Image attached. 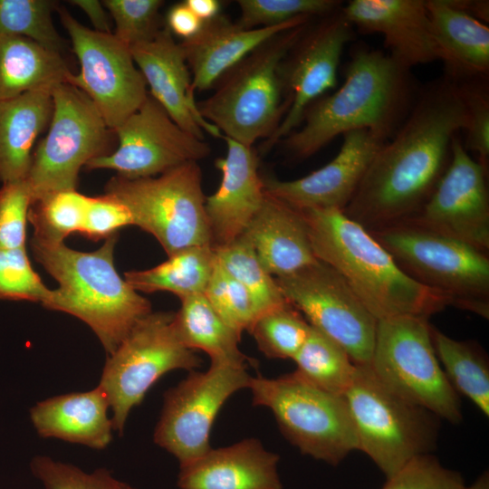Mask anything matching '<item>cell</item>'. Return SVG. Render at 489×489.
<instances>
[{
	"label": "cell",
	"instance_id": "cell-4",
	"mask_svg": "<svg viewBox=\"0 0 489 489\" xmlns=\"http://www.w3.org/2000/svg\"><path fill=\"white\" fill-rule=\"evenodd\" d=\"M116 234L93 252H81L33 238L35 260L59 283L43 304L88 324L110 355L131 329L151 312L148 299L118 273L114 265Z\"/></svg>",
	"mask_w": 489,
	"mask_h": 489
},
{
	"label": "cell",
	"instance_id": "cell-34",
	"mask_svg": "<svg viewBox=\"0 0 489 489\" xmlns=\"http://www.w3.org/2000/svg\"><path fill=\"white\" fill-rule=\"evenodd\" d=\"M214 249L218 264L248 291L259 316L287 302L274 277L264 268L244 237Z\"/></svg>",
	"mask_w": 489,
	"mask_h": 489
},
{
	"label": "cell",
	"instance_id": "cell-49",
	"mask_svg": "<svg viewBox=\"0 0 489 489\" xmlns=\"http://www.w3.org/2000/svg\"><path fill=\"white\" fill-rule=\"evenodd\" d=\"M448 2L472 17L487 24L489 21V2L487 0H448Z\"/></svg>",
	"mask_w": 489,
	"mask_h": 489
},
{
	"label": "cell",
	"instance_id": "cell-14",
	"mask_svg": "<svg viewBox=\"0 0 489 489\" xmlns=\"http://www.w3.org/2000/svg\"><path fill=\"white\" fill-rule=\"evenodd\" d=\"M246 364L211 361L204 372L187 378L164 394L163 408L154 431V442L173 455L183 466L203 456L213 423L225 401L248 388L252 376Z\"/></svg>",
	"mask_w": 489,
	"mask_h": 489
},
{
	"label": "cell",
	"instance_id": "cell-41",
	"mask_svg": "<svg viewBox=\"0 0 489 489\" xmlns=\"http://www.w3.org/2000/svg\"><path fill=\"white\" fill-rule=\"evenodd\" d=\"M51 292L33 269L25 247L0 249V300L43 304Z\"/></svg>",
	"mask_w": 489,
	"mask_h": 489
},
{
	"label": "cell",
	"instance_id": "cell-46",
	"mask_svg": "<svg viewBox=\"0 0 489 489\" xmlns=\"http://www.w3.org/2000/svg\"><path fill=\"white\" fill-rule=\"evenodd\" d=\"M133 225L128 208L109 194L90 197L80 233L91 240L108 238L123 226Z\"/></svg>",
	"mask_w": 489,
	"mask_h": 489
},
{
	"label": "cell",
	"instance_id": "cell-42",
	"mask_svg": "<svg viewBox=\"0 0 489 489\" xmlns=\"http://www.w3.org/2000/svg\"><path fill=\"white\" fill-rule=\"evenodd\" d=\"M466 112L463 145L488 170L489 166V89L487 78L455 82Z\"/></svg>",
	"mask_w": 489,
	"mask_h": 489
},
{
	"label": "cell",
	"instance_id": "cell-48",
	"mask_svg": "<svg viewBox=\"0 0 489 489\" xmlns=\"http://www.w3.org/2000/svg\"><path fill=\"white\" fill-rule=\"evenodd\" d=\"M71 4L82 10L90 19L95 31L111 33L107 11L100 1L97 0H72Z\"/></svg>",
	"mask_w": 489,
	"mask_h": 489
},
{
	"label": "cell",
	"instance_id": "cell-32",
	"mask_svg": "<svg viewBox=\"0 0 489 489\" xmlns=\"http://www.w3.org/2000/svg\"><path fill=\"white\" fill-rule=\"evenodd\" d=\"M435 352L450 385L489 415V366L484 351L472 340H455L431 326Z\"/></svg>",
	"mask_w": 489,
	"mask_h": 489
},
{
	"label": "cell",
	"instance_id": "cell-31",
	"mask_svg": "<svg viewBox=\"0 0 489 489\" xmlns=\"http://www.w3.org/2000/svg\"><path fill=\"white\" fill-rule=\"evenodd\" d=\"M174 313V327L182 343L190 350L206 352L211 361L246 364L249 359L240 350V336L216 312L204 294L180 299Z\"/></svg>",
	"mask_w": 489,
	"mask_h": 489
},
{
	"label": "cell",
	"instance_id": "cell-8",
	"mask_svg": "<svg viewBox=\"0 0 489 489\" xmlns=\"http://www.w3.org/2000/svg\"><path fill=\"white\" fill-rule=\"evenodd\" d=\"M248 388L253 405L268 408L302 454L336 465L358 450L344 396L314 386L295 370L273 379L252 377Z\"/></svg>",
	"mask_w": 489,
	"mask_h": 489
},
{
	"label": "cell",
	"instance_id": "cell-18",
	"mask_svg": "<svg viewBox=\"0 0 489 489\" xmlns=\"http://www.w3.org/2000/svg\"><path fill=\"white\" fill-rule=\"evenodd\" d=\"M488 170L452 140L449 165L424 206L411 221L479 250L489 251Z\"/></svg>",
	"mask_w": 489,
	"mask_h": 489
},
{
	"label": "cell",
	"instance_id": "cell-36",
	"mask_svg": "<svg viewBox=\"0 0 489 489\" xmlns=\"http://www.w3.org/2000/svg\"><path fill=\"white\" fill-rule=\"evenodd\" d=\"M89 197L76 189L62 190L32 203L28 221L35 239L59 243L83 225Z\"/></svg>",
	"mask_w": 489,
	"mask_h": 489
},
{
	"label": "cell",
	"instance_id": "cell-12",
	"mask_svg": "<svg viewBox=\"0 0 489 489\" xmlns=\"http://www.w3.org/2000/svg\"><path fill=\"white\" fill-rule=\"evenodd\" d=\"M53 114L45 137L33 153L27 177L33 202L62 190L76 189L80 169L107 154L110 130L80 89L66 83L53 87Z\"/></svg>",
	"mask_w": 489,
	"mask_h": 489
},
{
	"label": "cell",
	"instance_id": "cell-22",
	"mask_svg": "<svg viewBox=\"0 0 489 489\" xmlns=\"http://www.w3.org/2000/svg\"><path fill=\"white\" fill-rule=\"evenodd\" d=\"M341 9L353 27L380 34L388 54L402 67L437 60L425 0H351Z\"/></svg>",
	"mask_w": 489,
	"mask_h": 489
},
{
	"label": "cell",
	"instance_id": "cell-33",
	"mask_svg": "<svg viewBox=\"0 0 489 489\" xmlns=\"http://www.w3.org/2000/svg\"><path fill=\"white\" fill-rule=\"evenodd\" d=\"M292 360L296 364L295 371L307 381L342 396L356 369V364L347 352L312 326Z\"/></svg>",
	"mask_w": 489,
	"mask_h": 489
},
{
	"label": "cell",
	"instance_id": "cell-44",
	"mask_svg": "<svg viewBox=\"0 0 489 489\" xmlns=\"http://www.w3.org/2000/svg\"><path fill=\"white\" fill-rule=\"evenodd\" d=\"M462 475L445 467L433 455L425 454L408 462L387 478L382 489H465Z\"/></svg>",
	"mask_w": 489,
	"mask_h": 489
},
{
	"label": "cell",
	"instance_id": "cell-2",
	"mask_svg": "<svg viewBox=\"0 0 489 489\" xmlns=\"http://www.w3.org/2000/svg\"><path fill=\"white\" fill-rule=\"evenodd\" d=\"M419 90L410 70L382 51L359 46L344 68V82L305 110L299 127L282 139L294 158H307L339 135L368 129L388 141L406 119Z\"/></svg>",
	"mask_w": 489,
	"mask_h": 489
},
{
	"label": "cell",
	"instance_id": "cell-15",
	"mask_svg": "<svg viewBox=\"0 0 489 489\" xmlns=\"http://www.w3.org/2000/svg\"><path fill=\"white\" fill-rule=\"evenodd\" d=\"M57 10L81 67L78 74L71 75L68 83L90 98L114 131L148 97L146 82L129 47L113 33L90 29L64 7Z\"/></svg>",
	"mask_w": 489,
	"mask_h": 489
},
{
	"label": "cell",
	"instance_id": "cell-17",
	"mask_svg": "<svg viewBox=\"0 0 489 489\" xmlns=\"http://www.w3.org/2000/svg\"><path fill=\"white\" fill-rule=\"evenodd\" d=\"M342 6L314 25L306 26L282 63V77L289 109L273 134L262 145L266 152L301 124L307 108L336 87L337 73L354 27Z\"/></svg>",
	"mask_w": 489,
	"mask_h": 489
},
{
	"label": "cell",
	"instance_id": "cell-50",
	"mask_svg": "<svg viewBox=\"0 0 489 489\" xmlns=\"http://www.w3.org/2000/svg\"><path fill=\"white\" fill-rule=\"evenodd\" d=\"M185 3L203 23L220 14L221 3L217 0H186Z\"/></svg>",
	"mask_w": 489,
	"mask_h": 489
},
{
	"label": "cell",
	"instance_id": "cell-16",
	"mask_svg": "<svg viewBox=\"0 0 489 489\" xmlns=\"http://www.w3.org/2000/svg\"><path fill=\"white\" fill-rule=\"evenodd\" d=\"M114 133L118 148L90 160L85 165L88 170L112 169L129 179L149 177L197 162L210 153L205 139L179 127L149 93Z\"/></svg>",
	"mask_w": 489,
	"mask_h": 489
},
{
	"label": "cell",
	"instance_id": "cell-13",
	"mask_svg": "<svg viewBox=\"0 0 489 489\" xmlns=\"http://www.w3.org/2000/svg\"><path fill=\"white\" fill-rule=\"evenodd\" d=\"M274 279L286 302L311 326L340 346L355 364H369L378 320L340 273L317 259Z\"/></svg>",
	"mask_w": 489,
	"mask_h": 489
},
{
	"label": "cell",
	"instance_id": "cell-38",
	"mask_svg": "<svg viewBox=\"0 0 489 489\" xmlns=\"http://www.w3.org/2000/svg\"><path fill=\"white\" fill-rule=\"evenodd\" d=\"M204 295L219 317L240 337L259 313L248 291L216 261Z\"/></svg>",
	"mask_w": 489,
	"mask_h": 489
},
{
	"label": "cell",
	"instance_id": "cell-26",
	"mask_svg": "<svg viewBox=\"0 0 489 489\" xmlns=\"http://www.w3.org/2000/svg\"><path fill=\"white\" fill-rule=\"evenodd\" d=\"M437 60L454 82L488 78L489 27L448 0H425Z\"/></svg>",
	"mask_w": 489,
	"mask_h": 489
},
{
	"label": "cell",
	"instance_id": "cell-27",
	"mask_svg": "<svg viewBox=\"0 0 489 489\" xmlns=\"http://www.w3.org/2000/svg\"><path fill=\"white\" fill-rule=\"evenodd\" d=\"M109 408L106 395L97 386L41 401L31 408L30 417L40 436L103 449L112 438Z\"/></svg>",
	"mask_w": 489,
	"mask_h": 489
},
{
	"label": "cell",
	"instance_id": "cell-3",
	"mask_svg": "<svg viewBox=\"0 0 489 489\" xmlns=\"http://www.w3.org/2000/svg\"><path fill=\"white\" fill-rule=\"evenodd\" d=\"M302 213L314 256L342 275L377 320L428 318L449 306L441 294L405 273L371 234L342 210Z\"/></svg>",
	"mask_w": 489,
	"mask_h": 489
},
{
	"label": "cell",
	"instance_id": "cell-43",
	"mask_svg": "<svg viewBox=\"0 0 489 489\" xmlns=\"http://www.w3.org/2000/svg\"><path fill=\"white\" fill-rule=\"evenodd\" d=\"M115 23L113 34L129 47L151 38L160 27L161 0H104Z\"/></svg>",
	"mask_w": 489,
	"mask_h": 489
},
{
	"label": "cell",
	"instance_id": "cell-24",
	"mask_svg": "<svg viewBox=\"0 0 489 489\" xmlns=\"http://www.w3.org/2000/svg\"><path fill=\"white\" fill-rule=\"evenodd\" d=\"M279 455L255 438L211 448L203 456L180 466V489H283Z\"/></svg>",
	"mask_w": 489,
	"mask_h": 489
},
{
	"label": "cell",
	"instance_id": "cell-10",
	"mask_svg": "<svg viewBox=\"0 0 489 489\" xmlns=\"http://www.w3.org/2000/svg\"><path fill=\"white\" fill-rule=\"evenodd\" d=\"M369 367L379 382L402 398L440 419L453 424L462 420L461 402L435 352L428 318L378 320Z\"/></svg>",
	"mask_w": 489,
	"mask_h": 489
},
{
	"label": "cell",
	"instance_id": "cell-7",
	"mask_svg": "<svg viewBox=\"0 0 489 489\" xmlns=\"http://www.w3.org/2000/svg\"><path fill=\"white\" fill-rule=\"evenodd\" d=\"M343 396L355 427L358 450L366 454L386 478L435 448L440 418L389 390L369 365L356 364Z\"/></svg>",
	"mask_w": 489,
	"mask_h": 489
},
{
	"label": "cell",
	"instance_id": "cell-51",
	"mask_svg": "<svg viewBox=\"0 0 489 489\" xmlns=\"http://www.w3.org/2000/svg\"><path fill=\"white\" fill-rule=\"evenodd\" d=\"M465 489H489L488 472H484L481 475L472 485H465Z\"/></svg>",
	"mask_w": 489,
	"mask_h": 489
},
{
	"label": "cell",
	"instance_id": "cell-23",
	"mask_svg": "<svg viewBox=\"0 0 489 489\" xmlns=\"http://www.w3.org/2000/svg\"><path fill=\"white\" fill-rule=\"evenodd\" d=\"M313 17L302 16L266 27L245 29L219 14L203 23L192 38L180 43L192 77L194 91H204L233 66L275 35L308 24Z\"/></svg>",
	"mask_w": 489,
	"mask_h": 489
},
{
	"label": "cell",
	"instance_id": "cell-6",
	"mask_svg": "<svg viewBox=\"0 0 489 489\" xmlns=\"http://www.w3.org/2000/svg\"><path fill=\"white\" fill-rule=\"evenodd\" d=\"M369 233L410 278L449 306L488 319V253L411 221Z\"/></svg>",
	"mask_w": 489,
	"mask_h": 489
},
{
	"label": "cell",
	"instance_id": "cell-40",
	"mask_svg": "<svg viewBox=\"0 0 489 489\" xmlns=\"http://www.w3.org/2000/svg\"><path fill=\"white\" fill-rule=\"evenodd\" d=\"M30 467L44 489H136L116 479L106 468L87 473L73 465L46 455L34 457Z\"/></svg>",
	"mask_w": 489,
	"mask_h": 489
},
{
	"label": "cell",
	"instance_id": "cell-1",
	"mask_svg": "<svg viewBox=\"0 0 489 489\" xmlns=\"http://www.w3.org/2000/svg\"><path fill=\"white\" fill-rule=\"evenodd\" d=\"M455 82L445 75L419 90L406 119L377 151L343 213L369 232L412 217L434 192L466 125Z\"/></svg>",
	"mask_w": 489,
	"mask_h": 489
},
{
	"label": "cell",
	"instance_id": "cell-21",
	"mask_svg": "<svg viewBox=\"0 0 489 489\" xmlns=\"http://www.w3.org/2000/svg\"><path fill=\"white\" fill-rule=\"evenodd\" d=\"M226 154L215 160L221 173L218 188L206 197L205 208L213 246L242 235L264 199L263 177L253 147L226 137Z\"/></svg>",
	"mask_w": 489,
	"mask_h": 489
},
{
	"label": "cell",
	"instance_id": "cell-11",
	"mask_svg": "<svg viewBox=\"0 0 489 489\" xmlns=\"http://www.w3.org/2000/svg\"><path fill=\"white\" fill-rule=\"evenodd\" d=\"M174 313L151 312L142 318L105 363L98 387L109 400L112 427L120 435L130 410L160 377L175 369L193 371L202 364L196 351L179 340Z\"/></svg>",
	"mask_w": 489,
	"mask_h": 489
},
{
	"label": "cell",
	"instance_id": "cell-39",
	"mask_svg": "<svg viewBox=\"0 0 489 489\" xmlns=\"http://www.w3.org/2000/svg\"><path fill=\"white\" fill-rule=\"evenodd\" d=\"M240 16L235 23L253 29L282 24L302 16L321 17L342 6L336 0H238Z\"/></svg>",
	"mask_w": 489,
	"mask_h": 489
},
{
	"label": "cell",
	"instance_id": "cell-5",
	"mask_svg": "<svg viewBox=\"0 0 489 489\" xmlns=\"http://www.w3.org/2000/svg\"><path fill=\"white\" fill-rule=\"evenodd\" d=\"M309 24L275 35L228 70L197 102L203 119L246 146L269 139L289 109L282 63Z\"/></svg>",
	"mask_w": 489,
	"mask_h": 489
},
{
	"label": "cell",
	"instance_id": "cell-20",
	"mask_svg": "<svg viewBox=\"0 0 489 489\" xmlns=\"http://www.w3.org/2000/svg\"><path fill=\"white\" fill-rule=\"evenodd\" d=\"M129 50L149 87V95L179 127L202 139H205L204 131L215 138H223L221 132L201 116L184 51L167 27L151 38L129 46Z\"/></svg>",
	"mask_w": 489,
	"mask_h": 489
},
{
	"label": "cell",
	"instance_id": "cell-28",
	"mask_svg": "<svg viewBox=\"0 0 489 489\" xmlns=\"http://www.w3.org/2000/svg\"><path fill=\"white\" fill-rule=\"evenodd\" d=\"M53 86L0 101V180L4 184L27 177L34 145L52 118Z\"/></svg>",
	"mask_w": 489,
	"mask_h": 489
},
{
	"label": "cell",
	"instance_id": "cell-47",
	"mask_svg": "<svg viewBox=\"0 0 489 489\" xmlns=\"http://www.w3.org/2000/svg\"><path fill=\"white\" fill-rule=\"evenodd\" d=\"M168 30L183 41L195 36L202 28L203 22L188 8L185 2L172 5L167 14Z\"/></svg>",
	"mask_w": 489,
	"mask_h": 489
},
{
	"label": "cell",
	"instance_id": "cell-30",
	"mask_svg": "<svg viewBox=\"0 0 489 489\" xmlns=\"http://www.w3.org/2000/svg\"><path fill=\"white\" fill-rule=\"evenodd\" d=\"M216 264L212 244L192 246L148 270L129 271L125 281L137 292L167 291L179 299L204 294Z\"/></svg>",
	"mask_w": 489,
	"mask_h": 489
},
{
	"label": "cell",
	"instance_id": "cell-29",
	"mask_svg": "<svg viewBox=\"0 0 489 489\" xmlns=\"http://www.w3.org/2000/svg\"><path fill=\"white\" fill-rule=\"evenodd\" d=\"M72 72L62 53L20 36H0V101L66 82Z\"/></svg>",
	"mask_w": 489,
	"mask_h": 489
},
{
	"label": "cell",
	"instance_id": "cell-35",
	"mask_svg": "<svg viewBox=\"0 0 489 489\" xmlns=\"http://www.w3.org/2000/svg\"><path fill=\"white\" fill-rule=\"evenodd\" d=\"M311 325L289 302L261 314L247 331L270 359L292 360L305 342Z\"/></svg>",
	"mask_w": 489,
	"mask_h": 489
},
{
	"label": "cell",
	"instance_id": "cell-37",
	"mask_svg": "<svg viewBox=\"0 0 489 489\" xmlns=\"http://www.w3.org/2000/svg\"><path fill=\"white\" fill-rule=\"evenodd\" d=\"M55 9L52 0H0V36L28 38L62 53L64 43L52 18Z\"/></svg>",
	"mask_w": 489,
	"mask_h": 489
},
{
	"label": "cell",
	"instance_id": "cell-19",
	"mask_svg": "<svg viewBox=\"0 0 489 489\" xmlns=\"http://www.w3.org/2000/svg\"><path fill=\"white\" fill-rule=\"evenodd\" d=\"M342 136L341 147L329 163L293 180L262 177L264 192L301 212L343 211L375 154L385 142L368 129L352 130Z\"/></svg>",
	"mask_w": 489,
	"mask_h": 489
},
{
	"label": "cell",
	"instance_id": "cell-45",
	"mask_svg": "<svg viewBox=\"0 0 489 489\" xmlns=\"http://www.w3.org/2000/svg\"><path fill=\"white\" fill-rule=\"evenodd\" d=\"M32 201L26 179L3 185L0 189V249L25 247Z\"/></svg>",
	"mask_w": 489,
	"mask_h": 489
},
{
	"label": "cell",
	"instance_id": "cell-9",
	"mask_svg": "<svg viewBox=\"0 0 489 489\" xmlns=\"http://www.w3.org/2000/svg\"><path fill=\"white\" fill-rule=\"evenodd\" d=\"M105 193L128 208L133 225L151 234L168 256L192 246L212 244L197 162L149 177L129 179L117 175L106 184Z\"/></svg>",
	"mask_w": 489,
	"mask_h": 489
},
{
	"label": "cell",
	"instance_id": "cell-25",
	"mask_svg": "<svg viewBox=\"0 0 489 489\" xmlns=\"http://www.w3.org/2000/svg\"><path fill=\"white\" fill-rule=\"evenodd\" d=\"M241 236L274 277L290 274L317 260L303 214L266 193Z\"/></svg>",
	"mask_w": 489,
	"mask_h": 489
}]
</instances>
